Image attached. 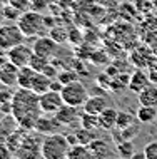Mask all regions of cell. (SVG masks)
<instances>
[{"label":"cell","mask_w":157,"mask_h":159,"mask_svg":"<svg viewBox=\"0 0 157 159\" xmlns=\"http://www.w3.org/2000/svg\"><path fill=\"white\" fill-rule=\"evenodd\" d=\"M89 149H90V152L95 156V159H107L109 154H110V146L105 143L104 139H99V137L89 144Z\"/></svg>","instance_id":"ac0fdd59"},{"label":"cell","mask_w":157,"mask_h":159,"mask_svg":"<svg viewBox=\"0 0 157 159\" xmlns=\"http://www.w3.org/2000/svg\"><path fill=\"white\" fill-rule=\"evenodd\" d=\"M67 159H95V156L90 152L89 146L77 144V146H72V148H70L69 157H67Z\"/></svg>","instance_id":"ffe728a7"},{"label":"cell","mask_w":157,"mask_h":159,"mask_svg":"<svg viewBox=\"0 0 157 159\" xmlns=\"http://www.w3.org/2000/svg\"><path fill=\"white\" fill-rule=\"evenodd\" d=\"M25 37L20 27L15 24H0V54H7L15 45L24 44Z\"/></svg>","instance_id":"277c9868"},{"label":"cell","mask_w":157,"mask_h":159,"mask_svg":"<svg viewBox=\"0 0 157 159\" xmlns=\"http://www.w3.org/2000/svg\"><path fill=\"white\" fill-rule=\"evenodd\" d=\"M135 119H137V117H134L132 114H129V112H120V111H119V117H117V126H116V129L130 127L132 124H135Z\"/></svg>","instance_id":"603a6c76"},{"label":"cell","mask_w":157,"mask_h":159,"mask_svg":"<svg viewBox=\"0 0 157 159\" xmlns=\"http://www.w3.org/2000/svg\"><path fill=\"white\" fill-rule=\"evenodd\" d=\"M130 159H147V157H146V154H144V151H142V152H134L132 156H130Z\"/></svg>","instance_id":"d6a6232c"},{"label":"cell","mask_w":157,"mask_h":159,"mask_svg":"<svg viewBox=\"0 0 157 159\" xmlns=\"http://www.w3.org/2000/svg\"><path fill=\"white\" fill-rule=\"evenodd\" d=\"M150 84L149 77L144 74L142 70H135L132 75H130V80H129V89L135 94H139L142 91L144 87H147V85Z\"/></svg>","instance_id":"2e32d148"},{"label":"cell","mask_w":157,"mask_h":159,"mask_svg":"<svg viewBox=\"0 0 157 159\" xmlns=\"http://www.w3.org/2000/svg\"><path fill=\"white\" fill-rule=\"evenodd\" d=\"M5 0H0V17H2V12H3V7H5Z\"/></svg>","instance_id":"836d02e7"},{"label":"cell","mask_w":157,"mask_h":159,"mask_svg":"<svg viewBox=\"0 0 157 159\" xmlns=\"http://www.w3.org/2000/svg\"><path fill=\"white\" fill-rule=\"evenodd\" d=\"M57 79L60 80L63 85H65V84H70V82H74V80H77L79 75H77V70H70V69H65V70H60V72H59Z\"/></svg>","instance_id":"4316f807"},{"label":"cell","mask_w":157,"mask_h":159,"mask_svg":"<svg viewBox=\"0 0 157 159\" xmlns=\"http://www.w3.org/2000/svg\"><path fill=\"white\" fill-rule=\"evenodd\" d=\"M35 75H37V70H33L30 66L20 67L17 87H20V89H30L32 84H33V79H35Z\"/></svg>","instance_id":"e0dca14e"},{"label":"cell","mask_w":157,"mask_h":159,"mask_svg":"<svg viewBox=\"0 0 157 159\" xmlns=\"http://www.w3.org/2000/svg\"><path fill=\"white\" fill-rule=\"evenodd\" d=\"M107 107H110L109 97H105V96H90L87 99V102L84 104L82 109H84V112L99 116V114H102Z\"/></svg>","instance_id":"7c38bea8"},{"label":"cell","mask_w":157,"mask_h":159,"mask_svg":"<svg viewBox=\"0 0 157 159\" xmlns=\"http://www.w3.org/2000/svg\"><path fill=\"white\" fill-rule=\"evenodd\" d=\"M137 99H139V104H142V106L157 107V85L149 84L147 87H144L137 94Z\"/></svg>","instance_id":"5bb4252c"},{"label":"cell","mask_w":157,"mask_h":159,"mask_svg":"<svg viewBox=\"0 0 157 159\" xmlns=\"http://www.w3.org/2000/svg\"><path fill=\"white\" fill-rule=\"evenodd\" d=\"M19 72L20 67H17L15 64H12L10 61H7L0 66V84L3 87H14L19 82Z\"/></svg>","instance_id":"8fae6325"},{"label":"cell","mask_w":157,"mask_h":159,"mask_svg":"<svg viewBox=\"0 0 157 159\" xmlns=\"http://www.w3.org/2000/svg\"><path fill=\"white\" fill-rule=\"evenodd\" d=\"M50 0H30V10H37V12H44L45 8H49Z\"/></svg>","instance_id":"4dcf8cb0"},{"label":"cell","mask_w":157,"mask_h":159,"mask_svg":"<svg viewBox=\"0 0 157 159\" xmlns=\"http://www.w3.org/2000/svg\"><path fill=\"white\" fill-rule=\"evenodd\" d=\"M5 61H7V55H5V54H0V66H2Z\"/></svg>","instance_id":"e575fe53"},{"label":"cell","mask_w":157,"mask_h":159,"mask_svg":"<svg viewBox=\"0 0 157 159\" xmlns=\"http://www.w3.org/2000/svg\"><path fill=\"white\" fill-rule=\"evenodd\" d=\"M49 35L52 37L54 40L57 42V44H62V42H67V40H69V32H67L63 27H57V25L49 30Z\"/></svg>","instance_id":"cb8c5ba5"},{"label":"cell","mask_w":157,"mask_h":159,"mask_svg":"<svg viewBox=\"0 0 157 159\" xmlns=\"http://www.w3.org/2000/svg\"><path fill=\"white\" fill-rule=\"evenodd\" d=\"M144 154L147 159H157V141H152L144 146Z\"/></svg>","instance_id":"f546056e"},{"label":"cell","mask_w":157,"mask_h":159,"mask_svg":"<svg viewBox=\"0 0 157 159\" xmlns=\"http://www.w3.org/2000/svg\"><path fill=\"white\" fill-rule=\"evenodd\" d=\"M60 94H62V99H63L65 104L75 106V107H84V104L87 102V99L90 97L87 87L80 82L79 79L74 80V82H70V84H65L62 87Z\"/></svg>","instance_id":"5b68a950"},{"label":"cell","mask_w":157,"mask_h":159,"mask_svg":"<svg viewBox=\"0 0 157 159\" xmlns=\"http://www.w3.org/2000/svg\"><path fill=\"white\" fill-rule=\"evenodd\" d=\"M70 143L67 136L55 132V134L45 136L42 139L40 146V156L44 159H67L70 151Z\"/></svg>","instance_id":"7a4b0ae2"},{"label":"cell","mask_w":157,"mask_h":159,"mask_svg":"<svg viewBox=\"0 0 157 159\" xmlns=\"http://www.w3.org/2000/svg\"><path fill=\"white\" fill-rule=\"evenodd\" d=\"M117 117H119V111L116 107H107L102 114H99L100 129H104V131H114L117 126Z\"/></svg>","instance_id":"4fadbf2b"},{"label":"cell","mask_w":157,"mask_h":159,"mask_svg":"<svg viewBox=\"0 0 157 159\" xmlns=\"http://www.w3.org/2000/svg\"><path fill=\"white\" fill-rule=\"evenodd\" d=\"M60 127H63V126L57 121V117H55V116L44 114V116H40L39 121L35 122L33 131L39 132V134H42V136H50V134L59 132V131H60Z\"/></svg>","instance_id":"30bf717a"},{"label":"cell","mask_w":157,"mask_h":159,"mask_svg":"<svg viewBox=\"0 0 157 159\" xmlns=\"http://www.w3.org/2000/svg\"><path fill=\"white\" fill-rule=\"evenodd\" d=\"M5 55H7L8 61L12 64H15L17 67H27L32 61L33 49H32V45H27L24 42V44H19V45H15L14 49H10Z\"/></svg>","instance_id":"52a82bcc"},{"label":"cell","mask_w":157,"mask_h":159,"mask_svg":"<svg viewBox=\"0 0 157 159\" xmlns=\"http://www.w3.org/2000/svg\"><path fill=\"white\" fill-rule=\"evenodd\" d=\"M39 102H40L42 114H49V116H55L60 111V107L65 104L62 99V94L57 91H47V92L40 94Z\"/></svg>","instance_id":"8992f818"},{"label":"cell","mask_w":157,"mask_h":159,"mask_svg":"<svg viewBox=\"0 0 157 159\" xmlns=\"http://www.w3.org/2000/svg\"><path fill=\"white\" fill-rule=\"evenodd\" d=\"M135 117L141 124H152L157 121V107L150 106H139V109L135 111Z\"/></svg>","instance_id":"9a60e30c"},{"label":"cell","mask_w":157,"mask_h":159,"mask_svg":"<svg viewBox=\"0 0 157 159\" xmlns=\"http://www.w3.org/2000/svg\"><path fill=\"white\" fill-rule=\"evenodd\" d=\"M75 136H77V141L79 144H84V146H89L94 139H97L95 136V131H92V129H85V127H77V131L74 132Z\"/></svg>","instance_id":"44dd1931"},{"label":"cell","mask_w":157,"mask_h":159,"mask_svg":"<svg viewBox=\"0 0 157 159\" xmlns=\"http://www.w3.org/2000/svg\"><path fill=\"white\" fill-rule=\"evenodd\" d=\"M80 126L85 127V129H92V131H97V129H100L99 116L84 112V114H82V117H80Z\"/></svg>","instance_id":"7402d4cb"},{"label":"cell","mask_w":157,"mask_h":159,"mask_svg":"<svg viewBox=\"0 0 157 159\" xmlns=\"http://www.w3.org/2000/svg\"><path fill=\"white\" fill-rule=\"evenodd\" d=\"M17 25L27 39H37L42 37L49 32L47 25H45V15L37 10H27L17 20Z\"/></svg>","instance_id":"3957f363"},{"label":"cell","mask_w":157,"mask_h":159,"mask_svg":"<svg viewBox=\"0 0 157 159\" xmlns=\"http://www.w3.org/2000/svg\"><path fill=\"white\" fill-rule=\"evenodd\" d=\"M32 49H33V54L42 55V57L52 61V57L59 52V44L50 35H42V37H37L33 40Z\"/></svg>","instance_id":"ba28073f"},{"label":"cell","mask_w":157,"mask_h":159,"mask_svg":"<svg viewBox=\"0 0 157 159\" xmlns=\"http://www.w3.org/2000/svg\"><path fill=\"white\" fill-rule=\"evenodd\" d=\"M8 5L19 8L20 12H27L30 10V0H5Z\"/></svg>","instance_id":"f1b7e54d"},{"label":"cell","mask_w":157,"mask_h":159,"mask_svg":"<svg viewBox=\"0 0 157 159\" xmlns=\"http://www.w3.org/2000/svg\"><path fill=\"white\" fill-rule=\"evenodd\" d=\"M2 127H3V122H2V121H0V129H2Z\"/></svg>","instance_id":"d590c367"},{"label":"cell","mask_w":157,"mask_h":159,"mask_svg":"<svg viewBox=\"0 0 157 159\" xmlns=\"http://www.w3.org/2000/svg\"><path fill=\"white\" fill-rule=\"evenodd\" d=\"M116 159H127V157H120V156H119V157H116Z\"/></svg>","instance_id":"8d00e7d4"},{"label":"cell","mask_w":157,"mask_h":159,"mask_svg":"<svg viewBox=\"0 0 157 159\" xmlns=\"http://www.w3.org/2000/svg\"><path fill=\"white\" fill-rule=\"evenodd\" d=\"M116 148H117V152L120 154V157H127V159H129L135 152L132 141H124V143H119V144H116Z\"/></svg>","instance_id":"484cf974"},{"label":"cell","mask_w":157,"mask_h":159,"mask_svg":"<svg viewBox=\"0 0 157 159\" xmlns=\"http://www.w3.org/2000/svg\"><path fill=\"white\" fill-rule=\"evenodd\" d=\"M24 12H20L19 8L8 5V3H5V7H3V12H2V17H5L7 20H14V22H17L19 20V17L22 15Z\"/></svg>","instance_id":"83f0119b"},{"label":"cell","mask_w":157,"mask_h":159,"mask_svg":"<svg viewBox=\"0 0 157 159\" xmlns=\"http://www.w3.org/2000/svg\"><path fill=\"white\" fill-rule=\"evenodd\" d=\"M59 72H60V70H59V69L55 67V64H54V62H50L49 66L44 69V72H42V74H45L47 77H50V79H57Z\"/></svg>","instance_id":"1f68e13d"},{"label":"cell","mask_w":157,"mask_h":159,"mask_svg":"<svg viewBox=\"0 0 157 159\" xmlns=\"http://www.w3.org/2000/svg\"><path fill=\"white\" fill-rule=\"evenodd\" d=\"M52 62L50 59H45V57H42V55H37V54H33L32 55V61H30V66L33 70H37V72H44V69L49 66V64Z\"/></svg>","instance_id":"d4e9b609"},{"label":"cell","mask_w":157,"mask_h":159,"mask_svg":"<svg viewBox=\"0 0 157 159\" xmlns=\"http://www.w3.org/2000/svg\"><path fill=\"white\" fill-rule=\"evenodd\" d=\"M52 80L54 79H50V77H47L45 74L37 72V75H35V79H33V84H32L30 91H33L35 94H39V96H40V94L50 91V84H52Z\"/></svg>","instance_id":"d6986e66"},{"label":"cell","mask_w":157,"mask_h":159,"mask_svg":"<svg viewBox=\"0 0 157 159\" xmlns=\"http://www.w3.org/2000/svg\"><path fill=\"white\" fill-rule=\"evenodd\" d=\"M39 94L30 89H20L14 92L10 101V114L22 129H33L35 122L42 116Z\"/></svg>","instance_id":"6da1fadb"},{"label":"cell","mask_w":157,"mask_h":159,"mask_svg":"<svg viewBox=\"0 0 157 159\" xmlns=\"http://www.w3.org/2000/svg\"><path fill=\"white\" fill-rule=\"evenodd\" d=\"M79 109H80V107L63 104L60 107V111L55 114V117H57V121L60 122L63 127H72V126H75V124H80V117H82V114H80Z\"/></svg>","instance_id":"9c48e42d"}]
</instances>
